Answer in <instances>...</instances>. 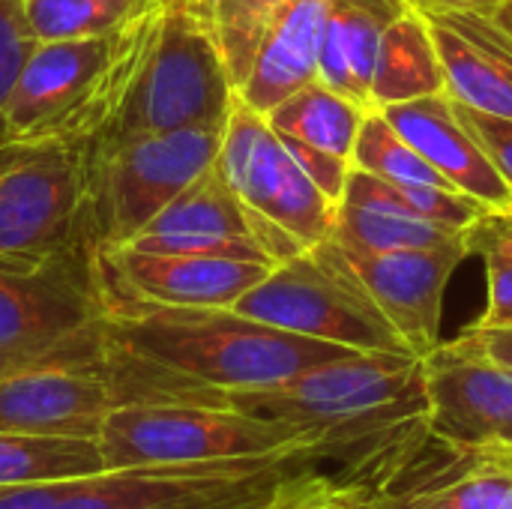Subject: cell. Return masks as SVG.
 <instances>
[{
  "mask_svg": "<svg viewBox=\"0 0 512 509\" xmlns=\"http://www.w3.org/2000/svg\"><path fill=\"white\" fill-rule=\"evenodd\" d=\"M468 231H450L423 213H417L405 195L363 171L351 168L345 195L336 207V225L333 237L345 249H360V252H396V249H441L453 246L465 237Z\"/></svg>",
  "mask_w": 512,
  "mask_h": 509,
  "instance_id": "d6986e66",
  "label": "cell"
},
{
  "mask_svg": "<svg viewBox=\"0 0 512 509\" xmlns=\"http://www.w3.org/2000/svg\"><path fill=\"white\" fill-rule=\"evenodd\" d=\"M228 405L294 426L315 459L387 465L429 438L426 363L414 354H348L291 381L225 393Z\"/></svg>",
  "mask_w": 512,
  "mask_h": 509,
  "instance_id": "6da1fadb",
  "label": "cell"
},
{
  "mask_svg": "<svg viewBox=\"0 0 512 509\" xmlns=\"http://www.w3.org/2000/svg\"><path fill=\"white\" fill-rule=\"evenodd\" d=\"M354 165L393 183L396 189L402 186H444L456 189L441 171H435L393 126L381 111H369L357 144H354Z\"/></svg>",
  "mask_w": 512,
  "mask_h": 509,
  "instance_id": "d4e9b609",
  "label": "cell"
},
{
  "mask_svg": "<svg viewBox=\"0 0 512 509\" xmlns=\"http://www.w3.org/2000/svg\"><path fill=\"white\" fill-rule=\"evenodd\" d=\"M231 309L351 351L411 354L333 234L276 264Z\"/></svg>",
  "mask_w": 512,
  "mask_h": 509,
  "instance_id": "52a82bcc",
  "label": "cell"
},
{
  "mask_svg": "<svg viewBox=\"0 0 512 509\" xmlns=\"http://www.w3.org/2000/svg\"><path fill=\"white\" fill-rule=\"evenodd\" d=\"M429 435L456 453L512 456V369L441 342L426 360Z\"/></svg>",
  "mask_w": 512,
  "mask_h": 509,
  "instance_id": "4fadbf2b",
  "label": "cell"
},
{
  "mask_svg": "<svg viewBox=\"0 0 512 509\" xmlns=\"http://www.w3.org/2000/svg\"><path fill=\"white\" fill-rule=\"evenodd\" d=\"M36 42L114 36L150 15L159 0H21Z\"/></svg>",
  "mask_w": 512,
  "mask_h": 509,
  "instance_id": "cb8c5ba5",
  "label": "cell"
},
{
  "mask_svg": "<svg viewBox=\"0 0 512 509\" xmlns=\"http://www.w3.org/2000/svg\"><path fill=\"white\" fill-rule=\"evenodd\" d=\"M99 246L78 243L33 267H0V378L87 366L111 348Z\"/></svg>",
  "mask_w": 512,
  "mask_h": 509,
  "instance_id": "277c9868",
  "label": "cell"
},
{
  "mask_svg": "<svg viewBox=\"0 0 512 509\" xmlns=\"http://www.w3.org/2000/svg\"><path fill=\"white\" fill-rule=\"evenodd\" d=\"M153 15L114 36L36 42L6 111V138L90 141L111 117Z\"/></svg>",
  "mask_w": 512,
  "mask_h": 509,
  "instance_id": "5b68a950",
  "label": "cell"
},
{
  "mask_svg": "<svg viewBox=\"0 0 512 509\" xmlns=\"http://www.w3.org/2000/svg\"><path fill=\"white\" fill-rule=\"evenodd\" d=\"M417 12H486L495 15L501 0H408Z\"/></svg>",
  "mask_w": 512,
  "mask_h": 509,
  "instance_id": "e575fe53",
  "label": "cell"
},
{
  "mask_svg": "<svg viewBox=\"0 0 512 509\" xmlns=\"http://www.w3.org/2000/svg\"><path fill=\"white\" fill-rule=\"evenodd\" d=\"M207 3L228 72L240 87L252 69L261 36L282 0H207Z\"/></svg>",
  "mask_w": 512,
  "mask_h": 509,
  "instance_id": "83f0119b",
  "label": "cell"
},
{
  "mask_svg": "<svg viewBox=\"0 0 512 509\" xmlns=\"http://www.w3.org/2000/svg\"><path fill=\"white\" fill-rule=\"evenodd\" d=\"M237 99L210 3L159 0L150 36L99 138L222 126Z\"/></svg>",
  "mask_w": 512,
  "mask_h": 509,
  "instance_id": "3957f363",
  "label": "cell"
},
{
  "mask_svg": "<svg viewBox=\"0 0 512 509\" xmlns=\"http://www.w3.org/2000/svg\"><path fill=\"white\" fill-rule=\"evenodd\" d=\"M459 348L486 357L498 366L512 369V327H495V330H480V327H468L465 333H459L453 339Z\"/></svg>",
  "mask_w": 512,
  "mask_h": 509,
  "instance_id": "d6a6232c",
  "label": "cell"
},
{
  "mask_svg": "<svg viewBox=\"0 0 512 509\" xmlns=\"http://www.w3.org/2000/svg\"><path fill=\"white\" fill-rule=\"evenodd\" d=\"M495 18H498L504 27H510L512 30V0H501V6L495 9Z\"/></svg>",
  "mask_w": 512,
  "mask_h": 509,
  "instance_id": "8d00e7d4",
  "label": "cell"
},
{
  "mask_svg": "<svg viewBox=\"0 0 512 509\" xmlns=\"http://www.w3.org/2000/svg\"><path fill=\"white\" fill-rule=\"evenodd\" d=\"M273 267L258 261L144 252L135 246L99 249V276L111 303H156L189 309H231Z\"/></svg>",
  "mask_w": 512,
  "mask_h": 509,
  "instance_id": "5bb4252c",
  "label": "cell"
},
{
  "mask_svg": "<svg viewBox=\"0 0 512 509\" xmlns=\"http://www.w3.org/2000/svg\"><path fill=\"white\" fill-rule=\"evenodd\" d=\"M435 93H447L444 66L429 21L423 18V12L408 9L387 27L381 39L369 102L372 111H381L387 105H399Z\"/></svg>",
  "mask_w": 512,
  "mask_h": 509,
  "instance_id": "44dd1931",
  "label": "cell"
},
{
  "mask_svg": "<svg viewBox=\"0 0 512 509\" xmlns=\"http://www.w3.org/2000/svg\"><path fill=\"white\" fill-rule=\"evenodd\" d=\"M129 246L144 252L213 255L276 267L306 246L252 213L225 183L216 162L195 177Z\"/></svg>",
  "mask_w": 512,
  "mask_h": 509,
  "instance_id": "7c38bea8",
  "label": "cell"
},
{
  "mask_svg": "<svg viewBox=\"0 0 512 509\" xmlns=\"http://www.w3.org/2000/svg\"><path fill=\"white\" fill-rule=\"evenodd\" d=\"M456 108H459V117L465 120V126L483 144V150L489 153V159L495 162V168L501 171V177L507 180V186L512 189V120L465 108L459 102H456Z\"/></svg>",
  "mask_w": 512,
  "mask_h": 509,
  "instance_id": "4dcf8cb0",
  "label": "cell"
},
{
  "mask_svg": "<svg viewBox=\"0 0 512 509\" xmlns=\"http://www.w3.org/2000/svg\"><path fill=\"white\" fill-rule=\"evenodd\" d=\"M366 114L369 108H363L360 102L348 99L345 93L333 90L318 78L300 87L297 93H291L264 117L279 135L297 138L303 144H312L318 150L354 162V144Z\"/></svg>",
  "mask_w": 512,
  "mask_h": 509,
  "instance_id": "7402d4cb",
  "label": "cell"
},
{
  "mask_svg": "<svg viewBox=\"0 0 512 509\" xmlns=\"http://www.w3.org/2000/svg\"><path fill=\"white\" fill-rule=\"evenodd\" d=\"M294 509H381L366 492L354 489V486H342V483H330L327 489H321L318 495H312L309 501L297 504Z\"/></svg>",
  "mask_w": 512,
  "mask_h": 509,
  "instance_id": "836d02e7",
  "label": "cell"
},
{
  "mask_svg": "<svg viewBox=\"0 0 512 509\" xmlns=\"http://www.w3.org/2000/svg\"><path fill=\"white\" fill-rule=\"evenodd\" d=\"M333 0H282L261 36L237 96L258 114L273 111L300 87L318 81Z\"/></svg>",
  "mask_w": 512,
  "mask_h": 509,
  "instance_id": "ac0fdd59",
  "label": "cell"
},
{
  "mask_svg": "<svg viewBox=\"0 0 512 509\" xmlns=\"http://www.w3.org/2000/svg\"><path fill=\"white\" fill-rule=\"evenodd\" d=\"M345 249V246H342ZM369 294L399 330L414 357L426 360L441 345L444 294L456 267L471 255L468 234L441 249L360 252L345 249Z\"/></svg>",
  "mask_w": 512,
  "mask_h": 509,
  "instance_id": "9a60e30c",
  "label": "cell"
},
{
  "mask_svg": "<svg viewBox=\"0 0 512 509\" xmlns=\"http://www.w3.org/2000/svg\"><path fill=\"white\" fill-rule=\"evenodd\" d=\"M36 48V36L30 33L24 3L0 0V141L6 138V111L21 78L27 57Z\"/></svg>",
  "mask_w": 512,
  "mask_h": 509,
  "instance_id": "f1b7e54d",
  "label": "cell"
},
{
  "mask_svg": "<svg viewBox=\"0 0 512 509\" xmlns=\"http://www.w3.org/2000/svg\"><path fill=\"white\" fill-rule=\"evenodd\" d=\"M105 471L144 465H207L312 453V441L288 423L231 405L144 402L114 408L99 432Z\"/></svg>",
  "mask_w": 512,
  "mask_h": 509,
  "instance_id": "9c48e42d",
  "label": "cell"
},
{
  "mask_svg": "<svg viewBox=\"0 0 512 509\" xmlns=\"http://www.w3.org/2000/svg\"><path fill=\"white\" fill-rule=\"evenodd\" d=\"M381 114L459 192L477 198L492 213H512V189L447 93L387 105Z\"/></svg>",
  "mask_w": 512,
  "mask_h": 509,
  "instance_id": "2e32d148",
  "label": "cell"
},
{
  "mask_svg": "<svg viewBox=\"0 0 512 509\" xmlns=\"http://www.w3.org/2000/svg\"><path fill=\"white\" fill-rule=\"evenodd\" d=\"M282 141H285V147L291 150V156L300 162V168L312 177V183H315L333 204H339L342 195H345V183H348V174H351L354 162H351V159H342V156H333V153H327V150H318V147H312V144H303V141H297V138H288V135H282Z\"/></svg>",
  "mask_w": 512,
  "mask_h": 509,
  "instance_id": "f546056e",
  "label": "cell"
},
{
  "mask_svg": "<svg viewBox=\"0 0 512 509\" xmlns=\"http://www.w3.org/2000/svg\"><path fill=\"white\" fill-rule=\"evenodd\" d=\"M381 509H447L435 501H426V498H402L396 507H381Z\"/></svg>",
  "mask_w": 512,
  "mask_h": 509,
  "instance_id": "d590c367",
  "label": "cell"
},
{
  "mask_svg": "<svg viewBox=\"0 0 512 509\" xmlns=\"http://www.w3.org/2000/svg\"><path fill=\"white\" fill-rule=\"evenodd\" d=\"M312 453L117 468L78 480L63 509H294L333 480Z\"/></svg>",
  "mask_w": 512,
  "mask_h": 509,
  "instance_id": "8992f818",
  "label": "cell"
},
{
  "mask_svg": "<svg viewBox=\"0 0 512 509\" xmlns=\"http://www.w3.org/2000/svg\"><path fill=\"white\" fill-rule=\"evenodd\" d=\"M87 240V141L3 138L0 267H33Z\"/></svg>",
  "mask_w": 512,
  "mask_h": 509,
  "instance_id": "30bf717a",
  "label": "cell"
},
{
  "mask_svg": "<svg viewBox=\"0 0 512 509\" xmlns=\"http://www.w3.org/2000/svg\"><path fill=\"white\" fill-rule=\"evenodd\" d=\"M447 96L465 108L512 120V30L486 12H423Z\"/></svg>",
  "mask_w": 512,
  "mask_h": 509,
  "instance_id": "e0dca14e",
  "label": "cell"
},
{
  "mask_svg": "<svg viewBox=\"0 0 512 509\" xmlns=\"http://www.w3.org/2000/svg\"><path fill=\"white\" fill-rule=\"evenodd\" d=\"M405 498H426L447 509H512V456L471 453L465 471L414 489Z\"/></svg>",
  "mask_w": 512,
  "mask_h": 509,
  "instance_id": "484cf974",
  "label": "cell"
},
{
  "mask_svg": "<svg viewBox=\"0 0 512 509\" xmlns=\"http://www.w3.org/2000/svg\"><path fill=\"white\" fill-rule=\"evenodd\" d=\"M111 339L222 393L273 387L312 366L363 354L270 327L234 309L156 303H111Z\"/></svg>",
  "mask_w": 512,
  "mask_h": 509,
  "instance_id": "7a4b0ae2",
  "label": "cell"
},
{
  "mask_svg": "<svg viewBox=\"0 0 512 509\" xmlns=\"http://www.w3.org/2000/svg\"><path fill=\"white\" fill-rule=\"evenodd\" d=\"M414 9L408 0H333L318 78L372 111V75L387 27Z\"/></svg>",
  "mask_w": 512,
  "mask_h": 509,
  "instance_id": "ffe728a7",
  "label": "cell"
},
{
  "mask_svg": "<svg viewBox=\"0 0 512 509\" xmlns=\"http://www.w3.org/2000/svg\"><path fill=\"white\" fill-rule=\"evenodd\" d=\"M216 168L237 198L306 249L333 234L336 207L300 168L282 135L240 96L225 123Z\"/></svg>",
  "mask_w": 512,
  "mask_h": 509,
  "instance_id": "8fae6325",
  "label": "cell"
},
{
  "mask_svg": "<svg viewBox=\"0 0 512 509\" xmlns=\"http://www.w3.org/2000/svg\"><path fill=\"white\" fill-rule=\"evenodd\" d=\"M222 126L87 141V216L99 249L129 246L219 156Z\"/></svg>",
  "mask_w": 512,
  "mask_h": 509,
  "instance_id": "ba28073f",
  "label": "cell"
},
{
  "mask_svg": "<svg viewBox=\"0 0 512 509\" xmlns=\"http://www.w3.org/2000/svg\"><path fill=\"white\" fill-rule=\"evenodd\" d=\"M75 486H78V480L0 486V509H63L69 495L75 492Z\"/></svg>",
  "mask_w": 512,
  "mask_h": 509,
  "instance_id": "1f68e13d",
  "label": "cell"
},
{
  "mask_svg": "<svg viewBox=\"0 0 512 509\" xmlns=\"http://www.w3.org/2000/svg\"><path fill=\"white\" fill-rule=\"evenodd\" d=\"M102 471L105 462L99 441L0 432V486L81 480Z\"/></svg>",
  "mask_w": 512,
  "mask_h": 509,
  "instance_id": "603a6c76",
  "label": "cell"
},
{
  "mask_svg": "<svg viewBox=\"0 0 512 509\" xmlns=\"http://www.w3.org/2000/svg\"><path fill=\"white\" fill-rule=\"evenodd\" d=\"M468 246L483 258L489 282V303L474 327H512V213H486L468 228Z\"/></svg>",
  "mask_w": 512,
  "mask_h": 509,
  "instance_id": "4316f807",
  "label": "cell"
}]
</instances>
